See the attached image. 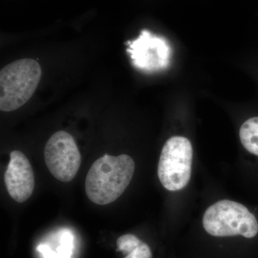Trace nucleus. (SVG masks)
I'll use <instances>...</instances> for the list:
<instances>
[{
    "label": "nucleus",
    "instance_id": "obj_1",
    "mask_svg": "<svg viewBox=\"0 0 258 258\" xmlns=\"http://www.w3.org/2000/svg\"><path fill=\"white\" fill-rule=\"evenodd\" d=\"M135 171L134 159L127 154L106 155L95 161L88 171L85 189L88 199L106 205L120 198L128 187Z\"/></svg>",
    "mask_w": 258,
    "mask_h": 258
},
{
    "label": "nucleus",
    "instance_id": "obj_2",
    "mask_svg": "<svg viewBox=\"0 0 258 258\" xmlns=\"http://www.w3.org/2000/svg\"><path fill=\"white\" fill-rule=\"evenodd\" d=\"M42 76L36 60L24 58L5 66L0 71V110L18 109L30 99Z\"/></svg>",
    "mask_w": 258,
    "mask_h": 258
},
{
    "label": "nucleus",
    "instance_id": "obj_3",
    "mask_svg": "<svg viewBox=\"0 0 258 258\" xmlns=\"http://www.w3.org/2000/svg\"><path fill=\"white\" fill-rule=\"evenodd\" d=\"M203 222L206 232L215 237L252 238L258 232L255 217L244 205L228 200L211 205L205 212Z\"/></svg>",
    "mask_w": 258,
    "mask_h": 258
},
{
    "label": "nucleus",
    "instance_id": "obj_4",
    "mask_svg": "<svg viewBox=\"0 0 258 258\" xmlns=\"http://www.w3.org/2000/svg\"><path fill=\"white\" fill-rule=\"evenodd\" d=\"M192 159V146L189 139L173 137L166 141L158 165V176L166 189L179 191L188 184Z\"/></svg>",
    "mask_w": 258,
    "mask_h": 258
},
{
    "label": "nucleus",
    "instance_id": "obj_5",
    "mask_svg": "<svg viewBox=\"0 0 258 258\" xmlns=\"http://www.w3.org/2000/svg\"><path fill=\"white\" fill-rule=\"evenodd\" d=\"M44 158L52 175L62 182L72 181L81 164V154L76 141L64 131L51 136L44 149Z\"/></svg>",
    "mask_w": 258,
    "mask_h": 258
},
{
    "label": "nucleus",
    "instance_id": "obj_6",
    "mask_svg": "<svg viewBox=\"0 0 258 258\" xmlns=\"http://www.w3.org/2000/svg\"><path fill=\"white\" fill-rule=\"evenodd\" d=\"M131 59L137 69L147 72L166 69L170 64L171 48L164 37L144 30L133 41L126 42Z\"/></svg>",
    "mask_w": 258,
    "mask_h": 258
},
{
    "label": "nucleus",
    "instance_id": "obj_7",
    "mask_svg": "<svg viewBox=\"0 0 258 258\" xmlns=\"http://www.w3.org/2000/svg\"><path fill=\"white\" fill-rule=\"evenodd\" d=\"M4 180L10 196L17 203H25L31 197L35 176L30 161L23 152L15 150L10 153Z\"/></svg>",
    "mask_w": 258,
    "mask_h": 258
},
{
    "label": "nucleus",
    "instance_id": "obj_8",
    "mask_svg": "<svg viewBox=\"0 0 258 258\" xmlns=\"http://www.w3.org/2000/svg\"><path fill=\"white\" fill-rule=\"evenodd\" d=\"M240 139L246 150L258 156V117L244 122L240 128Z\"/></svg>",
    "mask_w": 258,
    "mask_h": 258
},
{
    "label": "nucleus",
    "instance_id": "obj_9",
    "mask_svg": "<svg viewBox=\"0 0 258 258\" xmlns=\"http://www.w3.org/2000/svg\"><path fill=\"white\" fill-rule=\"evenodd\" d=\"M142 241L139 239L137 236L132 234L120 236L117 240V250L120 251L123 254H127L134 248L142 243Z\"/></svg>",
    "mask_w": 258,
    "mask_h": 258
},
{
    "label": "nucleus",
    "instance_id": "obj_10",
    "mask_svg": "<svg viewBox=\"0 0 258 258\" xmlns=\"http://www.w3.org/2000/svg\"><path fill=\"white\" fill-rule=\"evenodd\" d=\"M124 258H152V251L147 244L142 242L134 247Z\"/></svg>",
    "mask_w": 258,
    "mask_h": 258
}]
</instances>
